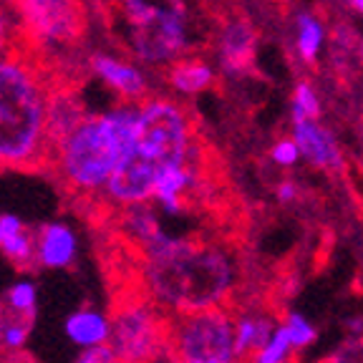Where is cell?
Wrapping results in <instances>:
<instances>
[{"label": "cell", "mask_w": 363, "mask_h": 363, "mask_svg": "<svg viewBox=\"0 0 363 363\" xmlns=\"http://www.w3.org/2000/svg\"><path fill=\"white\" fill-rule=\"evenodd\" d=\"M142 283L149 301L174 318L222 308L238 272L220 245L162 233L142 250Z\"/></svg>", "instance_id": "cell-1"}, {"label": "cell", "mask_w": 363, "mask_h": 363, "mask_svg": "<svg viewBox=\"0 0 363 363\" xmlns=\"http://www.w3.org/2000/svg\"><path fill=\"white\" fill-rule=\"evenodd\" d=\"M192 162V126L187 113L172 101L139 106L131 154L111 177L106 194L121 207H142L152 199L162 172Z\"/></svg>", "instance_id": "cell-2"}, {"label": "cell", "mask_w": 363, "mask_h": 363, "mask_svg": "<svg viewBox=\"0 0 363 363\" xmlns=\"http://www.w3.org/2000/svg\"><path fill=\"white\" fill-rule=\"evenodd\" d=\"M139 108L119 106L94 119H84L58 144L63 179L79 192H106L111 177L131 154Z\"/></svg>", "instance_id": "cell-3"}, {"label": "cell", "mask_w": 363, "mask_h": 363, "mask_svg": "<svg viewBox=\"0 0 363 363\" xmlns=\"http://www.w3.org/2000/svg\"><path fill=\"white\" fill-rule=\"evenodd\" d=\"M48 111L38 84L23 66L0 61V164H26L40 152Z\"/></svg>", "instance_id": "cell-4"}, {"label": "cell", "mask_w": 363, "mask_h": 363, "mask_svg": "<svg viewBox=\"0 0 363 363\" xmlns=\"http://www.w3.org/2000/svg\"><path fill=\"white\" fill-rule=\"evenodd\" d=\"M134 51L149 63H174L187 45L184 0H121Z\"/></svg>", "instance_id": "cell-5"}, {"label": "cell", "mask_w": 363, "mask_h": 363, "mask_svg": "<svg viewBox=\"0 0 363 363\" xmlns=\"http://www.w3.org/2000/svg\"><path fill=\"white\" fill-rule=\"evenodd\" d=\"M169 363H240L235 348V315L217 311L169 318Z\"/></svg>", "instance_id": "cell-6"}, {"label": "cell", "mask_w": 363, "mask_h": 363, "mask_svg": "<svg viewBox=\"0 0 363 363\" xmlns=\"http://www.w3.org/2000/svg\"><path fill=\"white\" fill-rule=\"evenodd\" d=\"M169 315L149 298L124 301L111 315L108 351L116 363H157L167 356Z\"/></svg>", "instance_id": "cell-7"}, {"label": "cell", "mask_w": 363, "mask_h": 363, "mask_svg": "<svg viewBox=\"0 0 363 363\" xmlns=\"http://www.w3.org/2000/svg\"><path fill=\"white\" fill-rule=\"evenodd\" d=\"M79 257V235L66 222H48L35 233V267L68 270Z\"/></svg>", "instance_id": "cell-8"}, {"label": "cell", "mask_w": 363, "mask_h": 363, "mask_svg": "<svg viewBox=\"0 0 363 363\" xmlns=\"http://www.w3.org/2000/svg\"><path fill=\"white\" fill-rule=\"evenodd\" d=\"M293 139L308 164L325 172H338L343 167V152H340L335 136L320 121H293Z\"/></svg>", "instance_id": "cell-9"}, {"label": "cell", "mask_w": 363, "mask_h": 363, "mask_svg": "<svg viewBox=\"0 0 363 363\" xmlns=\"http://www.w3.org/2000/svg\"><path fill=\"white\" fill-rule=\"evenodd\" d=\"M63 335L81 353L106 348L111 340V315L94 306L76 308L63 318Z\"/></svg>", "instance_id": "cell-10"}, {"label": "cell", "mask_w": 363, "mask_h": 363, "mask_svg": "<svg viewBox=\"0 0 363 363\" xmlns=\"http://www.w3.org/2000/svg\"><path fill=\"white\" fill-rule=\"evenodd\" d=\"M194 187H197V169L192 167V162L174 164L162 172L152 199L159 204V210H164L167 215H179Z\"/></svg>", "instance_id": "cell-11"}, {"label": "cell", "mask_w": 363, "mask_h": 363, "mask_svg": "<svg viewBox=\"0 0 363 363\" xmlns=\"http://www.w3.org/2000/svg\"><path fill=\"white\" fill-rule=\"evenodd\" d=\"M0 255L18 270L35 267V233H30L18 215H0Z\"/></svg>", "instance_id": "cell-12"}, {"label": "cell", "mask_w": 363, "mask_h": 363, "mask_svg": "<svg viewBox=\"0 0 363 363\" xmlns=\"http://www.w3.org/2000/svg\"><path fill=\"white\" fill-rule=\"evenodd\" d=\"M33 28L43 35H66L74 28V3L71 0H21Z\"/></svg>", "instance_id": "cell-13"}, {"label": "cell", "mask_w": 363, "mask_h": 363, "mask_svg": "<svg viewBox=\"0 0 363 363\" xmlns=\"http://www.w3.org/2000/svg\"><path fill=\"white\" fill-rule=\"evenodd\" d=\"M220 58L230 74H240L255 58V30L245 21L227 23L220 38Z\"/></svg>", "instance_id": "cell-14"}, {"label": "cell", "mask_w": 363, "mask_h": 363, "mask_svg": "<svg viewBox=\"0 0 363 363\" xmlns=\"http://www.w3.org/2000/svg\"><path fill=\"white\" fill-rule=\"evenodd\" d=\"M275 328L278 323H272L270 318L260 315V313H240L235 318V348H238L240 361H250L255 356L270 340Z\"/></svg>", "instance_id": "cell-15"}, {"label": "cell", "mask_w": 363, "mask_h": 363, "mask_svg": "<svg viewBox=\"0 0 363 363\" xmlns=\"http://www.w3.org/2000/svg\"><path fill=\"white\" fill-rule=\"evenodd\" d=\"M91 66L101 76V81H106L111 89H116L119 94H124V96L134 99V96H142L144 91H147V79H144V74L136 71L134 66H129V63L99 53V56H94Z\"/></svg>", "instance_id": "cell-16"}, {"label": "cell", "mask_w": 363, "mask_h": 363, "mask_svg": "<svg viewBox=\"0 0 363 363\" xmlns=\"http://www.w3.org/2000/svg\"><path fill=\"white\" fill-rule=\"evenodd\" d=\"M169 84L182 94H202L215 84V71L199 58H179L169 66Z\"/></svg>", "instance_id": "cell-17"}, {"label": "cell", "mask_w": 363, "mask_h": 363, "mask_svg": "<svg viewBox=\"0 0 363 363\" xmlns=\"http://www.w3.org/2000/svg\"><path fill=\"white\" fill-rule=\"evenodd\" d=\"M33 320H26V318L16 315V313L8 308V303L0 298V351L18 353L26 348V343L30 340L33 333Z\"/></svg>", "instance_id": "cell-18"}, {"label": "cell", "mask_w": 363, "mask_h": 363, "mask_svg": "<svg viewBox=\"0 0 363 363\" xmlns=\"http://www.w3.org/2000/svg\"><path fill=\"white\" fill-rule=\"evenodd\" d=\"M325 43V28L313 13H301L295 21V48L306 63H315L318 53Z\"/></svg>", "instance_id": "cell-19"}, {"label": "cell", "mask_w": 363, "mask_h": 363, "mask_svg": "<svg viewBox=\"0 0 363 363\" xmlns=\"http://www.w3.org/2000/svg\"><path fill=\"white\" fill-rule=\"evenodd\" d=\"M3 301L8 303L16 315L26 318V320H33L38 318V301H40V293H38V285L33 280H16L11 288L6 290L3 295Z\"/></svg>", "instance_id": "cell-20"}, {"label": "cell", "mask_w": 363, "mask_h": 363, "mask_svg": "<svg viewBox=\"0 0 363 363\" xmlns=\"http://www.w3.org/2000/svg\"><path fill=\"white\" fill-rule=\"evenodd\" d=\"M295 353L293 340L288 335V328L283 323H278L275 333L270 335L265 346L250 358V363H290V356Z\"/></svg>", "instance_id": "cell-21"}, {"label": "cell", "mask_w": 363, "mask_h": 363, "mask_svg": "<svg viewBox=\"0 0 363 363\" xmlns=\"http://www.w3.org/2000/svg\"><path fill=\"white\" fill-rule=\"evenodd\" d=\"M290 108H293V121H301V119L318 121L320 119V99H318L315 89H313L308 81L295 84Z\"/></svg>", "instance_id": "cell-22"}, {"label": "cell", "mask_w": 363, "mask_h": 363, "mask_svg": "<svg viewBox=\"0 0 363 363\" xmlns=\"http://www.w3.org/2000/svg\"><path fill=\"white\" fill-rule=\"evenodd\" d=\"M285 328H288V335L290 340H293V348L295 351H303V348L313 346L318 338L315 328H313V323L308 320V318H303L301 313H290L288 318H285Z\"/></svg>", "instance_id": "cell-23"}, {"label": "cell", "mask_w": 363, "mask_h": 363, "mask_svg": "<svg viewBox=\"0 0 363 363\" xmlns=\"http://www.w3.org/2000/svg\"><path fill=\"white\" fill-rule=\"evenodd\" d=\"M323 363H363V333L343 340Z\"/></svg>", "instance_id": "cell-24"}, {"label": "cell", "mask_w": 363, "mask_h": 363, "mask_svg": "<svg viewBox=\"0 0 363 363\" xmlns=\"http://www.w3.org/2000/svg\"><path fill=\"white\" fill-rule=\"evenodd\" d=\"M270 159L278 167H295L303 157H301V149H298V144H295V139H293V136H288V139H278V142L272 144Z\"/></svg>", "instance_id": "cell-25"}, {"label": "cell", "mask_w": 363, "mask_h": 363, "mask_svg": "<svg viewBox=\"0 0 363 363\" xmlns=\"http://www.w3.org/2000/svg\"><path fill=\"white\" fill-rule=\"evenodd\" d=\"M111 361H116V358L111 356V351L106 346V348H96V351L79 353V358L74 363H111Z\"/></svg>", "instance_id": "cell-26"}, {"label": "cell", "mask_w": 363, "mask_h": 363, "mask_svg": "<svg viewBox=\"0 0 363 363\" xmlns=\"http://www.w3.org/2000/svg\"><path fill=\"white\" fill-rule=\"evenodd\" d=\"M298 197V184L290 179L280 182V187H278V199L280 202H293V199Z\"/></svg>", "instance_id": "cell-27"}, {"label": "cell", "mask_w": 363, "mask_h": 363, "mask_svg": "<svg viewBox=\"0 0 363 363\" xmlns=\"http://www.w3.org/2000/svg\"><path fill=\"white\" fill-rule=\"evenodd\" d=\"M6 40H8V26H6L3 13H0V53H3V48H6Z\"/></svg>", "instance_id": "cell-28"}, {"label": "cell", "mask_w": 363, "mask_h": 363, "mask_svg": "<svg viewBox=\"0 0 363 363\" xmlns=\"http://www.w3.org/2000/svg\"><path fill=\"white\" fill-rule=\"evenodd\" d=\"M346 3H351V6L356 8L358 13H363V0H346Z\"/></svg>", "instance_id": "cell-29"}, {"label": "cell", "mask_w": 363, "mask_h": 363, "mask_svg": "<svg viewBox=\"0 0 363 363\" xmlns=\"http://www.w3.org/2000/svg\"><path fill=\"white\" fill-rule=\"evenodd\" d=\"M358 58H361V63H363V43L358 45Z\"/></svg>", "instance_id": "cell-30"}]
</instances>
